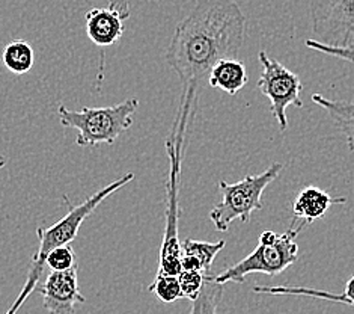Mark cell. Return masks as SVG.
I'll list each match as a JSON object with an SVG mask.
<instances>
[{
	"mask_svg": "<svg viewBox=\"0 0 354 314\" xmlns=\"http://www.w3.org/2000/svg\"><path fill=\"white\" fill-rule=\"evenodd\" d=\"M244 29L246 19L234 0H198L193 11L176 24L166 53L167 64L183 85L176 115L193 120L209 71L221 59L239 56Z\"/></svg>",
	"mask_w": 354,
	"mask_h": 314,
	"instance_id": "1",
	"label": "cell"
},
{
	"mask_svg": "<svg viewBox=\"0 0 354 314\" xmlns=\"http://www.w3.org/2000/svg\"><path fill=\"white\" fill-rule=\"evenodd\" d=\"M133 178H134V173H127L121 178H118V180L112 182L111 184L104 186L103 189H100L94 195H91L86 201H83L79 206H73L68 197L65 195L64 201L66 202V206H68V211H66V215L59 219L56 224L50 225L47 228H44V227L37 228V236L39 241L38 251L35 252V256H33V259H32L28 278H26V281H24V286L21 288L20 295L17 296L15 302H12V305L10 307V310L6 311V314L19 313V310L23 307V304L26 302L29 296L37 290L39 278H41V275H43L44 269H46V259L48 254L53 250L59 248V246L70 245L75 239V237H77L80 227L83 223H85L86 218L94 213L101 202L111 197L112 193H115L118 189H121L125 184L133 182Z\"/></svg>",
	"mask_w": 354,
	"mask_h": 314,
	"instance_id": "2",
	"label": "cell"
},
{
	"mask_svg": "<svg viewBox=\"0 0 354 314\" xmlns=\"http://www.w3.org/2000/svg\"><path fill=\"white\" fill-rule=\"evenodd\" d=\"M305 227L306 224H296L294 219L291 227L282 234L266 230L259 236L258 246L248 257L227 268L223 274L214 275V279L223 286L226 283L243 284L249 274H266L268 277L282 274L299 259L296 239Z\"/></svg>",
	"mask_w": 354,
	"mask_h": 314,
	"instance_id": "3",
	"label": "cell"
},
{
	"mask_svg": "<svg viewBox=\"0 0 354 314\" xmlns=\"http://www.w3.org/2000/svg\"><path fill=\"white\" fill-rule=\"evenodd\" d=\"M139 109L138 98H127L122 103L107 107H83L71 110L65 105L57 107L61 124L75 129L79 147H98L101 143H113L133 124V115Z\"/></svg>",
	"mask_w": 354,
	"mask_h": 314,
	"instance_id": "4",
	"label": "cell"
},
{
	"mask_svg": "<svg viewBox=\"0 0 354 314\" xmlns=\"http://www.w3.org/2000/svg\"><path fill=\"white\" fill-rule=\"evenodd\" d=\"M282 169V164L274 162L264 173L248 175L237 183H227L225 180L218 182L222 200L209 211V219L214 224L216 230L227 232V228L235 219H240L243 224L249 223L252 213L263 209L261 197L268 188V184L281 175Z\"/></svg>",
	"mask_w": 354,
	"mask_h": 314,
	"instance_id": "5",
	"label": "cell"
},
{
	"mask_svg": "<svg viewBox=\"0 0 354 314\" xmlns=\"http://www.w3.org/2000/svg\"><path fill=\"white\" fill-rule=\"evenodd\" d=\"M184 139L171 132L166 141L167 156H169V178L166 183V227L163 234L162 250H160L157 274L175 275L181 274V242L178 237V218H180V178L183 162Z\"/></svg>",
	"mask_w": 354,
	"mask_h": 314,
	"instance_id": "6",
	"label": "cell"
},
{
	"mask_svg": "<svg viewBox=\"0 0 354 314\" xmlns=\"http://www.w3.org/2000/svg\"><path fill=\"white\" fill-rule=\"evenodd\" d=\"M258 58L263 65V74L258 82V88L268 98L270 109L279 124V130L285 132L288 127L286 109L290 106H303L300 98L303 91L301 80L296 73L286 69L277 59L270 58L264 50H261Z\"/></svg>",
	"mask_w": 354,
	"mask_h": 314,
	"instance_id": "7",
	"label": "cell"
},
{
	"mask_svg": "<svg viewBox=\"0 0 354 314\" xmlns=\"http://www.w3.org/2000/svg\"><path fill=\"white\" fill-rule=\"evenodd\" d=\"M314 40L330 47H354V0H310Z\"/></svg>",
	"mask_w": 354,
	"mask_h": 314,
	"instance_id": "8",
	"label": "cell"
},
{
	"mask_svg": "<svg viewBox=\"0 0 354 314\" xmlns=\"http://www.w3.org/2000/svg\"><path fill=\"white\" fill-rule=\"evenodd\" d=\"M77 269L79 266L62 272L50 270L44 284L37 288L48 314H74L75 304L86 302L79 288Z\"/></svg>",
	"mask_w": 354,
	"mask_h": 314,
	"instance_id": "9",
	"label": "cell"
},
{
	"mask_svg": "<svg viewBox=\"0 0 354 314\" xmlns=\"http://www.w3.org/2000/svg\"><path fill=\"white\" fill-rule=\"evenodd\" d=\"M88 38L98 47H109L124 35L122 17L111 8H92L85 15Z\"/></svg>",
	"mask_w": 354,
	"mask_h": 314,
	"instance_id": "10",
	"label": "cell"
},
{
	"mask_svg": "<svg viewBox=\"0 0 354 314\" xmlns=\"http://www.w3.org/2000/svg\"><path fill=\"white\" fill-rule=\"evenodd\" d=\"M345 202L347 198H332L330 193L317 186H308L292 202V215L303 224L309 225L322 219L333 204H345Z\"/></svg>",
	"mask_w": 354,
	"mask_h": 314,
	"instance_id": "11",
	"label": "cell"
},
{
	"mask_svg": "<svg viewBox=\"0 0 354 314\" xmlns=\"http://www.w3.org/2000/svg\"><path fill=\"white\" fill-rule=\"evenodd\" d=\"M249 76L246 67L237 58L221 59L208 74L207 83L212 88L221 89L230 96H237L246 87Z\"/></svg>",
	"mask_w": 354,
	"mask_h": 314,
	"instance_id": "12",
	"label": "cell"
},
{
	"mask_svg": "<svg viewBox=\"0 0 354 314\" xmlns=\"http://www.w3.org/2000/svg\"><path fill=\"white\" fill-rule=\"evenodd\" d=\"M315 105L322 106L332 121L338 125V129L344 133L347 147L354 152V103L344 100H332L322 94H314L310 97Z\"/></svg>",
	"mask_w": 354,
	"mask_h": 314,
	"instance_id": "13",
	"label": "cell"
},
{
	"mask_svg": "<svg viewBox=\"0 0 354 314\" xmlns=\"http://www.w3.org/2000/svg\"><path fill=\"white\" fill-rule=\"evenodd\" d=\"M2 61L8 70L14 74H26L32 70L33 62H35V53L29 42L23 40L11 41L3 49Z\"/></svg>",
	"mask_w": 354,
	"mask_h": 314,
	"instance_id": "14",
	"label": "cell"
},
{
	"mask_svg": "<svg viewBox=\"0 0 354 314\" xmlns=\"http://www.w3.org/2000/svg\"><path fill=\"white\" fill-rule=\"evenodd\" d=\"M225 245H226L225 241L204 242V241H195V239H185L181 243V254L195 257L201 265L202 270H204L205 274H209L214 259L217 257V254L225 248Z\"/></svg>",
	"mask_w": 354,
	"mask_h": 314,
	"instance_id": "15",
	"label": "cell"
},
{
	"mask_svg": "<svg viewBox=\"0 0 354 314\" xmlns=\"http://www.w3.org/2000/svg\"><path fill=\"white\" fill-rule=\"evenodd\" d=\"M223 296V284L217 283L213 274H208L205 278L204 287L195 301H192L190 314H218V305H221Z\"/></svg>",
	"mask_w": 354,
	"mask_h": 314,
	"instance_id": "16",
	"label": "cell"
},
{
	"mask_svg": "<svg viewBox=\"0 0 354 314\" xmlns=\"http://www.w3.org/2000/svg\"><path fill=\"white\" fill-rule=\"evenodd\" d=\"M148 292L156 295L163 304H172L183 298L180 278L175 275L157 274L153 284L148 287Z\"/></svg>",
	"mask_w": 354,
	"mask_h": 314,
	"instance_id": "17",
	"label": "cell"
},
{
	"mask_svg": "<svg viewBox=\"0 0 354 314\" xmlns=\"http://www.w3.org/2000/svg\"><path fill=\"white\" fill-rule=\"evenodd\" d=\"M75 266H79V263L71 245L59 246V248L50 252L46 259V268L55 270V272H62V270H68Z\"/></svg>",
	"mask_w": 354,
	"mask_h": 314,
	"instance_id": "18",
	"label": "cell"
},
{
	"mask_svg": "<svg viewBox=\"0 0 354 314\" xmlns=\"http://www.w3.org/2000/svg\"><path fill=\"white\" fill-rule=\"evenodd\" d=\"M207 275L208 274L199 272V270H181L178 278L183 290V298L195 301L199 296L202 287H204Z\"/></svg>",
	"mask_w": 354,
	"mask_h": 314,
	"instance_id": "19",
	"label": "cell"
},
{
	"mask_svg": "<svg viewBox=\"0 0 354 314\" xmlns=\"http://www.w3.org/2000/svg\"><path fill=\"white\" fill-rule=\"evenodd\" d=\"M305 44L312 50H317L319 53H324L327 56H333V58L342 59V61H348L354 64V47H330L314 38L306 40Z\"/></svg>",
	"mask_w": 354,
	"mask_h": 314,
	"instance_id": "20",
	"label": "cell"
},
{
	"mask_svg": "<svg viewBox=\"0 0 354 314\" xmlns=\"http://www.w3.org/2000/svg\"><path fill=\"white\" fill-rule=\"evenodd\" d=\"M109 8L116 11L122 17V20L130 19L131 12V0H107Z\"/></svg>",
	"mask_w": 354,
	"mask_h": 314,
	"instance_id": "21",
	"label": "cell"
},
{
	"mask_svg": "<svg viewBox=\"0 0 354 314\" xmlns=\"http://www.w3.org/2000/svg\"><path fill=\"white\" fill-rule=\"evenodd\" d=\"M341 304H347L354 307V274L348 278L347 284L344 287V292L341 293Z\"/></svg>",
	"mask_w": 354,
	"mask_h": 314,
	"instance_id": "22",
	"label": "cell"
},
{
	"mask_svg": "<svg viewBox=\"0 0 354 314\" xmlns=\"http://www.w3.org/2000/svg\"><path fill=\"white\" fill-rule=\"evenodd\" d=\"M6 165V159L3 156H0V168H3Z\"/></svg>",
	"mask_w": 354,
	"mask_h": 314,
	"instance_id": "23",
	"label": "cell"
}]
</instances>
